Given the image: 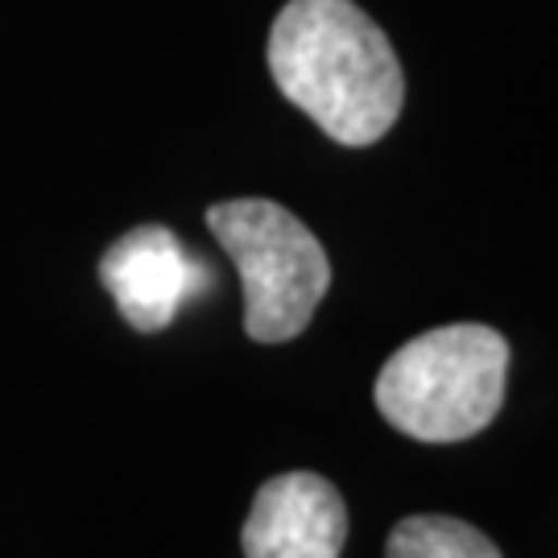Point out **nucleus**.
Wrapping results in <instances>:
<instances>
[{
	"label": "nucleus",
	"instance_id": "obj_1",
	"mask_svg": "<svg viewBox=\"0 0 558 558\" xmlns=\"http://www.w3.org/2000/svg\"><path fill=\"white\" fill-rule=\"evenodd\" d=\"M269 75L339 145H373L401 112L405 75L380 25L352 0H290L269 29Z\"/></svg>",
	"mask_w": 558,
	"mask_h": 558
},
{
	"label": "nucleus",
	"instance_id": "obj_2",
	"mask_svg": "<svg viewBox=\"0 0 558 558\" xmlns=\"http://www.w3.org/2000/svg\"><path fill=\"white\" fill-rule=\"evenodd\" d=\"M509 343L484 323H451L410 339L377 377L380 418L405 439L463 442L505 405Z\"/></svg>",
	"mask_w": 558,
	"mask_h": 558
},
{
	"label": "nucleus",
	"instance_id": "obj_3",
	"mask_svg": "<svg viewBox=\"0 0 558 558\" xmlns=\"http://www.w3.org/2000/svg\"><path fill=\"white\" fill-rule=\"evenodd\" d=\"M207 228L240 274L248 339L286 343L302 336L331 290V260L315 232L274 199L216 203L207 207Z\"/></svg>",
	"mask_w": 558,
	"mask_h": 558
},
{
	"label": "nucleus",
	"instance_id": "obj_4",
	"mask_svg": "<svg viewBox=\"0 0 558 558\" xmlns=\"http://www.w3.org/2000/svg\"><path fill=\"white\" fill-rule=\"evenodd\" d=\"M100 281L117 299L120 319L141 336L166 331L179 311L211 286V269L195 260L161 223H141L100 257Z\"/></svg>",
	"mask_w": 558,
	"mask_h": 558
},
{
	"label": "nucleus",
	"instance_id": "obj_5",
	"mask_svg": "<svg viewBox=\"0 0 558 558\" xmlns=\"http://www.w3.org/2000/svg\"><path fill=\"white\" fill-rule=\"evenodd\" d=\"M348 542V505L319 472L265 480L240 530L244 558H339Z\"/></svg>",
	"mask_w": 558,
	"mask_h": 558
},
{
	"label": "nucleus",
	"instance_id": "obj_6",
	"mask_svg": "<svg viewBox=\"0 0 558 558\" xmlns=\"http://www.w3.org/2000/svg\"><path fill=\"white\" fill-rule=\"evenodd\" d=\"M385 558H500V550L468 521L418 513L393 525V534L385 542Z\"/></svg>",
	"mask_w": 558,
	"mask_h": 558
}]
</instances>
